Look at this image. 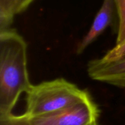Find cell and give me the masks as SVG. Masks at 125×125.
<instances>
[{
  "label": "cell",
  "mask_w": 125,
  "mask_h": 125,
  "mask_svg": "<svg viewBox=\"0 0 125 125\" xmlns=\"http://www.w3.org/2000/svg\"><path fill=\"white\" fill-rule=\"evenodd\" d=\"M27 43L15 29L0 31V116L12 114L21 95L31 86Z\"/></svg>",
  "instance_id": "cell-1"
},
{
  "label": "cell",
  "mask_w": 125,
  "mask_h": 125,
  "mask_svg": "<svg viewBox=\"0 0 125 125\" xmlns=\"http://www.w3.org/2000/svg\"><path fill=\"white\" fill-rule=\"evenodd\" d=\"M26 94L24 114L28 117L56 112L91 97L88 92L64 78L32 84Z\"/></svg>",
  "instance_id": "cell-2"
},
{
  "label": "cell",
  "mask_w": 125,
  "mask_h": 125,
  "mask_svg": "<svg viewBox=\"0 0 125 125\" xmlns=\"http://www.w3.org/2000/svg\"><path fill=\"white\" fill-rule=\"evenodd\" d=\"M97 105L89 98L51 114L28 117L30 125H91L98 119Z\"/></svg>",
  "instance_id": "cell-3"
},
{
  "label": "cell",
  "mask_w": 125,
  "mask_h": 125,
  "mask_svg": "<svg viewBox=\"0 0 125 125\" xmlns=\"http://www.w3.org/2000/svg\"><path fill=\"white\" fill-rule=\"evenodd\" d=\"M87 73L94 81L125 87V56L111 62H104L100 58L91 60Z\"/></svg>",
  "instance_id": "cell-4"
},
{
  "label": "cell",
  "mask_w": 125,
  "mask_h": 125,
  "mask_svg": "<svg viewBox=\"0 0 125 125\" xmlns=\"http://www.w3.org/2000/svg\"><path fill=\"white\" fill-rule=\"evenodd\" d=\"M115 12H116V1L103 0L102 6L97 12L89 30L78 45L76 50L78 54L82 53L111 25Z\"/></svg>",
  "instance_id": "cell-5"
},
{
  "label": "cell",
  "mask_w": 125,
  "mask_h": 125,
  "mask_svg": "<svg viewBox=\"0 0 125 125\" xmlns=\"http://www.w3.org/2000/svg\"><path fill=\"white\" fill-rule=\"evenodd\" d=\"M18 0H0V31L8 29L16 15V6Z\"/></svg>",
  "instance_id": "cell-6"
},
{
  "label": "cell",
  "mask_w": 125,
  "mask_h": 125,
  "mask_svg": "<svg viewBox=\"0 0 125 125\" xmlns=\"http://www.w3.org/2000/svg\"><path fill=\"white\" fill-rule=\"evenodd\" d=\"M116 12L119 18V26L116 45H119L125 42V0H115Z\"/></svg>",
  "instance_id": "cell-7"
},
{
  "label": "cell",
  "mask_w": 125,
  "mask_h": 125,
  "mask_svg": "<svg viewBox=\"0 0 125 125\" xmlns=\"http://www.w3.org/2000/svg\"><path fill=\"white\" fill-rule=\"evenodd\" d=\"M0 125H30L29 118L24 114L19 116L10 114L7 116H0Z\"/></svg>",
  "instance_id": "cell-8"
},
{
  "label": "cell",
  "mask_w": 125,
  "mask_h": 125,
  "mask_svg": "<svg viewBox=\"0 0 125 125\" xmlns=\"http://www.w3.org/2000/svg\"><path fill=\"white\" fill-rule=\"evenodd\" d=\"M125 56V42L119 45H115L113 48L109 50L103 56L100 58L104 62H111Z\"/></svg>",
  "instance_id": "cell-9"
},
{
  "label": "cell",
  "mask_w": 125,
  "mask_h": 125,
  "mask_svg": "<svg viewBox=\"0 0 125 125\" xmlns=\"http://www.w3.org/2000/svg\"><path fill=\"white\" fill-rule=\"evenodd\" d=\"M35 0H18L16 6V14L24 12Z\"/></svg>",
  "instance_id": "cell-10"
},
{
  "label": "cell",
  "mask_w": 125,
  "mask_h": 125,
  "mask_svg": "<svg viewBox=\"0 0 125 125\" xmlns=\"http://www.w3.org/2000/svg\"><path fill=\"white\" fill-rule=\"evenodd\" d=\"M97 125V122H95V123H94V124H92V125Z\"/></svg>",
  "instance_id": "cell-11"
}]
</instances>
